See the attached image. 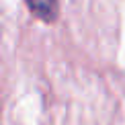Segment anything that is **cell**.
Instances as JSON below:
<instances>
[{
  "label": "cell",
  "mask_w": 125,
  "mask_h": 125,
  "mask_svg": "<svg viewBox=\"0 0 125 125\" xmlns=\"http://www.w3.org/2000/svg\"><path fill=\"white\" fill-rule=\"evenodd\" d=\"M29 4L31 12L35 14L39 21H45V23H53L58 19L60 6H58V0H25Z\"/></svg>",
  "instance_id": "6da1fadb"
}]
</instances>
